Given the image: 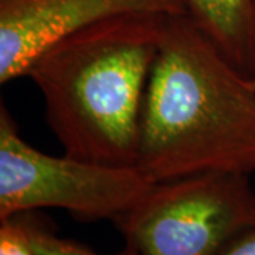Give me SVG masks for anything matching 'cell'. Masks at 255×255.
<instances>
[{"label": "cell", "instance_id": "obj_1", "mask_svg": "<svg viewBox=\"0 0 255 255\" xmlns=\"http://www.w3.org/2000/svg\"><path fill=\"white\" fill-rule=\"evenodd\" d=\"M136 166L153 183L255 172V85L190 14L163 16Z\"/></svg>", "mask_w": 255, "mask_h": 255}, {"label": "cell", "instance_id": "obj_2", "mask_svg": "<svg viewBox=\"0 0 255 255\" xmlns=\"http://www.w3.org/2000/svg\"><path fill=\"white\" fill-rule=\"evenodd\" d=\"M163 16L110 18L48 47L27 70L65 155L136 166L139 122Z\"/></svg>", "mask_w": 255, "mask_h": 255}, {"label": "cell", "instance_id": "obj_3", "mask_svg": "<svg viewBox=\"0 0 255 255\" xmlns=\"http://www.w3.org/2000/svg\"><path fill=\"white\" fill-rule=\"evenodd\" d=\"M156 183L135 166L50 156L28 145L0 107V220L38 209H63L81 221H117Z\"/></svg>", "mask_w": 255, "mask_h": 255}, {"label": "cell", "instance_id": "obj_4", "mask_svg": "<svg viewBox=\"0 0 255 255\" xmlns=\"http://www.w3.org/2000/svg\"><path fill=\"white\" fill-rule=\"evenodd\" d=\"M115 226L140 255H219L255 226V191L227 172L156 183Z\"/></svg>", "mask_w": 255, "mask_h": 255}, {"label": "cell", "instance_id": "obj_5", "mask_svg": "<svg viewBox=\"0 0 255 255\" xmlns=\"http://www.w3.org/2000/svg\"><path fill=\"white\" fill-rule=\"evenodd\" d=\"M130 14H190L186 0H0V82L26 77L60 40Z\"/></svg>", "mask_w": 255, "mask_h": 255}, {"label": "cell", "instance_id": "obj_6", "mask_svg": "<svg viewBox=\"0 0 255 255\" xmlns=\"http://www.w3.org/2000/svg\"><path fill=\"white\" fill-rule=\"evenodd\" d=\"M189 13L223 54L255 78V0H186Z\"/></svg>", "mask_w": 255, "mask_h": 255}, {"label": "cell", "instance_id": "obj_7", "mask_svg": "<svg viewBox=\"0 0 255 255\" xmlns=\"http://www.w3.org/2000/svg\"><path fill=\"white\" fill-rule=\"evenodd\" d=\"M24 226L27 228L30 244L36 255H104L94 253L88 247L75 243L73 240L58 237L54 231L33 214V211L21 213ZM112 255H140L136 248L127 244V247Z\"/></svg>", "mask_w": 255, "mask_h": 255}, {"label": "cell", "instance_id": "obj_8", "mask_svg": "<svg viewBox=\"0 0 255 255\" xmlns=\"http://www.w3.org/2000/svg\"><path fill=\"white\" fill-rule=\"evenodd\" d=\"M0 255H36L21 214L0 220Z\"/></svg>", "mask_w": 255, "mask_h": 255}, {"label": "cell", "instance_id": "obj_9", "mask_svg": "<svg viewBox=\"0 0 255 255\" xmlns=\"http://www.w3.org/2000/svg\"><path fill=\"white\" fill-rule=\"evenodd\" d=\"M219 255H255V226L234 238Z\"/></svg>", "mask_w": 255, "mask_h": 255}, {"label": "cell", "instance_id": "obj_10", "mask_svg": "<svg viewBox=\"0 0 255 255\" xmlns=\"http://www.w3.org/2000/svg\"><path fill=\"white\" fill-rule=\"evenodd\" d=\"M253 82H254V85H255V78H254V80H253Z\"/></svg>", "mask_w": 255, "mask_h": 255}]
</instances>
